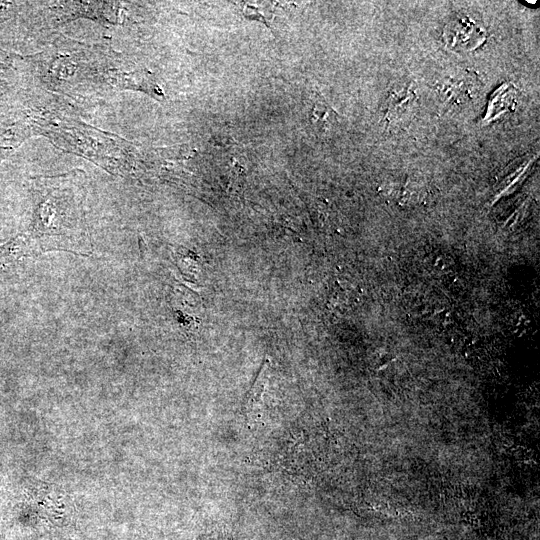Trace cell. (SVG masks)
I'll return each mask as SVG.
<instances>
[{"instance_id": "1", "label": "cell", "mask_w": 540, "mask_h": 540, "mask_svg": "<svg viewBox=\"0 0 540 540\" xmlns=\"http://www.w3.org/2000/svg\"><path fill=\"white\" fill-rule=\"evenodd\" d=\"M443 37L450 49L470 51L485 41L486 31L479 20L468 15H458L445 25Z\"/></svg>"}, {"instance_id": "2", "label": "cell", "mask_w": 540, "mask_h": 540, "mask_svg": "<svg viewBox=\"0 0 540 540\" xmlns=\"http://www.w3.org/2000/svg\"><path fill=\"white\" fill-rule=\"evenodd\" d=\"M478 80L466 73L445 77L438 84V93L447 104L462 106L471 102L479 91Z\"/></svg>"}, {"instance_id": "3", "label": "cell", "mask_w": 540, "mask_h": 540, "mask_svg": "<svg viewBox=\"0 0 540 540\" xmlns=\"http://www.w3.org/2000/svg\"><path fill=\"white\" fill-rule=\"evenodd\" d=\"M416 92L407 84L394 87L386 100L384 120L388 124H395L405 119L416 104Z\"/></svg>"}, {"instance_id": "4", "label": "cell", "mask_w": 540, "mask_h": 540, "mask_svg": "<svg viewBox=\"0 0 540 540\" xmlns=\"http://www.w3.org/2000/svg\"><path fill=\"white\" fill-rule=\"evenodd\" d=\"M310 121L317 129L327 130L337 122V114L320 95H316L312 101Z\"/></svg>"}, {"instance_id": "5", "label": "cell", "mask_w": 540, "mask_h": 540, "mask_svg": "<svg viewBox=\"0 0 540 540\" xmlns=\"http://www.w3.org/2000/svg\"><path fill=\"white\" fill-rule=\"evenodd\" d=\"M268 366H269V362L267 359H265L263 364L261 365V368L256 374L255 379L248 393L245 396V399L243 402V410L245 414H250L254 412V409L256 408L257 404H259L262 400V395H263L265 385L267 382Z\"/></svg>"}, {"instance_id": "6", "label": "cell", "mask_w": 540, "mask_h": 540, "mask_svg": "<svg viewBox=\"0 0 540 540\" xmlns=\"http://www.w3.org/2000/svg\"><path fill=\"white\" fill-rule=\"evenodd\" d=\"M21 248L22 244L19 239H14L0 247V267H5L7 264H11L18 258L20 256Z\"/></svg>"}, {"instance_id": "7", "label": "cell", "mask_w": 540, "mask_h": 540, "mask_svg": "<svg viewBox=\"0 0 540 540\" xmlns=\"http://www.w3.org/2000/svg\"><path fill=\"white\" fill-rule=\"evenodd\" d=\"M217 540H233L231 535H222V537H219Z\"/></svg>"}]
</instances>
